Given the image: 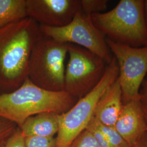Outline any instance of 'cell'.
<instances>
[{"label":"cell","mask_w":147,"mask_h":147,"mask_svg":"<svg viewBox=\"0 0 147 147\" xmlns=\"http://www.w3.org/2000/svg\"><path fill=\"white\" fill-rule=\"evenodd\" d=\"M42 36L40 25L27 17L0 29V95L25 82L32 49Z\"/></svg>","instance_id":"6da1fadb"},{"label":"cell","mask_w":147,"mask_h":147,"mask_svg":"<svg viewBox=\"0 0 147 147\" xmlns=\"http://www.w3.org/2000/svg\"><path fill=\"white\" fill-rule=\"evenodd\" d=\"M78 99L65 91H50L27 78L15 90L0 95V118L20 127L28 118L44 112L62 114Z\"/></svg>","instance_id":"7a4b0ae2"},{"label":"cell","mask_w":147,"mask_h":147,"mask_svg":"<svg viewBox=\"0 0 147 147\" xmlns=\"http://www.w3.org/2000/svg\"><path fill=\"white\" fill-rule=\"evenodd\" d=\"M90 17L107 39L132 47L147 46L144 1L121 0L112 10Z\"/></svg>","instance_id":"3957f363"},{"label":"cell","mask_w":147,"mask_h":147,"mask_svg":"<svg viewBox=\"0 0 147 147\" xmlns=\"http://www.w3.org/2000/svg\"><path fill=\"white\" fill-rule=\"evenodd\" d=\"M119 75L116 58L107 64L99 82L88 94L78 100L67 111L59 115L58 132L55 137V147H69L85 130L93 118L95 107L101 96Z\"/></svg>","instance_id":"277c9868"},{"label":"cell","mask_w":147,"mask_h":147,"mask_svg":"<svg viewBox=\"0 0 147 147\" xmlns=\"http://www.w3.org/2000/svg\"><path fill=\"white\" fill-rule=\"evenodd\" d=\"M68 45L42 35L32 49L27 78L42 89L64 91Z\"/></svg>","instance_id":"5b68a950"},{"label":"cell","mask_w":147,"mask_h":147,"mask_svg":"<svg viewBox=\"0 0 147 147\" xmlns=\"http://www.w3.org/2000/svg\"><path fill=\"white\" fill-rule=\"evenodd\" d=\"M64 91L78 100L99 82L106 65L105 61L84 47L68 44Z\"/></svg>","instance_id":"8992f818"},{"label":"cell","mask_w":147,"mask_h":147,"mask_svg":"<svg viewBox=\"0 0 147 147\" xmlns=\"http://www.w3.org/2000/svg\"><path fill=\"white\" fill-rule=\"evenodd\" d=\"M40 30L44 36L84 47L103 59L107 64L112 61L105 36L94 25L90 16L81 11L67 25L60 27L40 25Z\"/></svg>","instance_id":"52a82bcc"},{"label":"cell","mask_w":147,"mask_h":147,"mask_svg":"<svg viewBox=\"0 0 147 147\" xmlns=\"http://www.w3.org/2000/svg\"><path fill=\"white\" fill-rule=\"evenodd\" d=\"M106 42L118 65L123 104L139 99L140 87L147 74V46L132 47L107 38Z\"/></svg>","instance_id":"ba28073f"},{"label":"cell","mask_w":147,"mask_h":147,"mask_svg":"<svg viewBox=\"0 0 147 147\" xmlns=\"http://www.w3.org/2000/svg\"><path fill=\"white\" fill-rule=\"evenodd\" d=\"M27 17L39 25L60 27L67 25L81 11L79 0H26Z\"/></svg>","instance_id":"9c48e42d"},{"label":"cell","mask_w":147,"mask_h":147,"mask_svg":"<svg viewBox=\"0 0 147 147\" xmlns=\"http://www.w3.org/2000/svg\"><path fill=\"white\" fill-rule=\"evenodd\" d=\"M115 128L131 147L147 133V124L139 99L124 104Z\"/></svg>","instance_id":"30bf717a"},{"label":"cell","mask_w":147,"mask_h":147,"mask_svg":"<svg viewBox=\"0 0 147 147\" xmlns=\"http://www.w3.org/2000/svg\"><path fill=\"white\" fill-rule=\"evenodd\" d=\"M123 105L121 84L117 78L101 96L95 107L93 117L105 125L115 126Z\"/></svg>","instance_id":"8fae6325"},{"label":"cell","mask_w":147,"mask_h":147,"mask_svg":"<svg viewBox=\"0 0 147 147\" xmlns=\"http://www.w3.org/2000/svg\"><path fill=\"white\" fill-rule=\"evenodd\" d=\"M59 115L55 112L41 113L28 118L19 127L25 137L55 138L59 129Z\"/></svg>","instance_id":"7c38bea8"},{"label":"cell","mask_w":147,"mask_h":147,"mask_svg":"<svg viewBox=\"0 0 147 147\" xmlns=\"http://www.w3.org/2000/svg\"><path fill=\"white\" fill-rule=\"evenodd\" d=\"M26 18V0H0V29Z\"/></svg>","instance_id":"4fadbf2b"},{"label":"cell","mask_w":147,"mask_h":147,"mask_svg":"<svg viewBox=\"0 0 147 147\" xmlns=\"http://www.w3.org/2000/svg\"><path fill=\"white\" fill-rule=\"evenodd\" d=\"M97 121L98 125L107 139L112 147H130L126 141L117 131L114 126H106Z\"/></svg>","instance_id":"5bb4252c"},{"label":"cell","mask_w":147,"mask_h":147,"mask_svg":"<svg viewBox=\"0 0 147 147\" xmlns=\"http://www.w3.org/2000/svg\"><path fill=\"white\" fill-rule=\"evenodd\" d=\"M81 11L85 14L90 16L94 14L101 13L107 7V0H81Z\"/></svg>","instance_id":"9a60e30c"},{"label":"cell","mask_w":147,"mask_h":147,"mask_svg":"<svg viewBox=\"0 0 147 147\" xmlns=\"http://www.w3.org/2000/svg\"><path fill=\"white\" fill-rule=\"evenodd\" d=\"M69 147H100L92 134L86 129L78 137Z\"/></svg>","instance_id":"2e32d148"},{"label":"cell","mask_w":147,"mask_h":147,"mask_svg":"<svg viewBox=\"0 0 147 147\" xmlns=\"http://www.w3.org/2000/svg\"><path fill=\"white\" fill-rule=\"evenodd\" d=\"M26 147H55V138L31 136L25 137Z\"/></svg>","instance_id":"e0dca14e"},{"label":"cell","mask_w":147,"mask_h":147,"mask_svg":"<svg viewBox=\"0 0 147 147\" xmlns=\"http://www.w3.org/2000/svg\"><path fill=\"white\" fill-rule=\"evenodd\" d=\"M5 147H26L25 137L23 136L21 130L17 126L16 130L6 140Z\"/></svg>","instance_id":"ac0fdd59"},{"label":"cell","mask_w":147,"mask_h":147,"mask_svg":"<svg viewBox=\"0 0 147 147\" xmlns=\"http://www.w3.org/2000/svg\"><path fill=\"white\" fill-rule=\"evenodd\" d=\"M16 127L17 126L13 123L0 118V145L5 142Z\"/></svg>","instance_id":"d6986e66"},{"label":"cell","mask_w":147,"mask_h":147,"mask_svg":"<svg viewBox=\"0 0 147 147\" xmlns=\"http://www.w3.org/2000/svg\"><path fill=\"white\" fill-rule=\"evenodd\" d=\"M141 86L142 89L139 93V100L147 124V77L144 79Z\"/></svg>","instance_id":"ffe728a7"},{"label":"cell","mask_w":147,"mask_h":147,"mask_svg":"<svg viewBox=\"0 0 147 147\" xmlns=\"http://www.w3.org/2000/svg\"><path fill=\"white\" fill-rule=\"evenodd\" d=\"M130 147H147V133L133 146Z\"/></svg>","instance_id":"44dd1931"},{"label":"cell","mask_w":147,"mask_h":147,"mask_svg":"<svg viewBox=\"0 0 147 147\" xmlns=\"http://www.w3.org/2000/svg\"><path fill=\"white\" fill-rule=\"evenodd\" d=\"M144 14H145V20L147 29V0L144 1Z\"/></svg>","instance_id":"7402d4cb"},{"label":"cell","mask_w":147,"mask_h":147,"mask_svg":"<svg viewBox=\"0 0 147 147\" xmlns=\"http://www.w3.org/2000/svg\"><path fill=\"white\" fill-rule=\"evenodd\" d=\"M4 143L3 144H1V145H0V147H5V144H4Z\"/></svg>","instance_id":"603a6c76"}]
</instances>
